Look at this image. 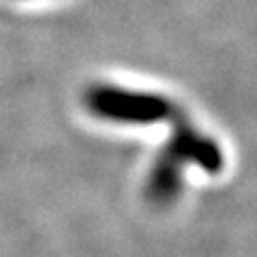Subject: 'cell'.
<instances>
[{"label": "cell", "instance_id": "7a4b0ae2", "mask_svg": "<svg viewBox=\"0 0 257 257\" xmlns=\"http://www.w3.org/2000/svg\"><path fill=\"white\" fill-rule=\"evenodd\" d=\"M88 105L101 118L116 122H157L163 118H174L178 107L159 94L131 92L118 88L99 86L88 94Z\"/></svg>", "mask_w": 257, "mask_h": 257}, {"label": "cell", "instance_id": "6da1fadb", "mask_svg": "<svg viewBox=\"0 0 257 257\" xmlns=\"http://www.w3.org/2000/svg\"><path fill=\"white\" fill-rule=\"evenodd\" d=\"M184 163H195L208 174H219L225 165V157L216 142L208 135H202L197 128H193L187 120L176 116V133L170 146L163 150V155L157 161L155 170L148 180L150 197L159 204H167L180 191V167Z\"/></svg>", "mask_w": 257, "mask_h": 257}]
</instances>
